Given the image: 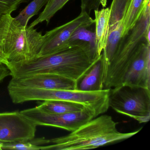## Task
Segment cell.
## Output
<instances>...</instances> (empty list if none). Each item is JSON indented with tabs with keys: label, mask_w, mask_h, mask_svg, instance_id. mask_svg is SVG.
Returning a JSON list of instances; mask_svg holds the SVG:
<instances>
[{
	"label": "cell",
	"mask_w": 150,
	"mask_h": 150,
	"mask_svg": "<svg viewBox=\"0 0 150 150\" xmlns=\"http://www.w3.org/2000/svg\"><path fill=\"white\" fill-rule=\"evenodd\" d=\"M124 32V20L109 29L106 47L103 51L104 69L112 61Z\"/></svg>",
	"instance_id": "12"
},
{
	"label": "cell",
	"mask_w": 150,
	"mask_h": 150,
	"mask_svg": "<svg viewBox=\"0 0 150 150\" xmlns=\"http://www.w3.org/2000/svg\"><path fill=\"white\" fill-rule=\"evenodd\" d=\"M8 85L53 90L75 89L76 81L57 74H38L20 78H12Z\"/></svg>",
	"instance_id": "9"
},
{
	"label": "cell",
	"mask_w": 150,
	"mask_h": 150,
	"mask_svg": "<svg viewBox=\"0 0 150 150\" xmlns=\"http://www.w3.org/2000/svg\"><path fill=\"white\" fill-rule=\"evenodd\" d=\"M8 61L7 60L4 53L0 49V64H4L6 66L8 64Z\"/></svg>",
	"instance_id": "23"
},
{
	"label": "cell",
	"mask_w": 150,
	"mask_h": 150,
	"mask_svg": "<svg viewBox=\"0 0 150 150\" xmlns=\"http://www.w3.org/2000/svg\"><path fill=\"white\" fill-rule=\"evenodd\" d=\"M47 3L48 0H33L15 19L23 26L27 27L30 20L37 15L42 7Z\"/></svg>",
	"instance_id": "16"
},
{
	"label": "cell",
	"mask_w": 150,
	"mask_h": 150,
	"mask_svg": "<svg viewBox=\"0 0 150 150\" xmlns=\"http://www.w3.org/2000/svg\"><path fill=\"white\" fill-rule=\"evenodd\" d=\"M37 126L21 111L0 113V143L30 141L35 138Z\"/></svg>",
	"instance_id": "7"
},
{
	"label": "cell",
	"mask_w": 150,
	"mask_h": 150,
	"mask_svg": "<svg viewBox=\"0 0 150 150\" xmlns=\"http://www.w3.org/2000/svg\"><path fill=\"white\" fill-rule=\"evenodd\" d=\"M87 28H80L76 30L68 40L67 45L84 43L89 45L92 49L96 50L95 33Z\"/></svg>",
	"instance_id": "18"
},
{
	"label": "cell",
	"mask_w": 150,
	"mask_h": 150,
	"mask_svg": "<svg viewBox=\"0 0 150 150\" xmlns=\"http://www.w3.org/2000/svg\"><path fill=\"white\" fill-rule=\"evenodd\" d=\"M8 76H11L10 70L6 65L0 64V82Z\"/></svg>",
	"instance_id": "22"
},
{
	"label": "cell",
	"mask_w": 150,
	"mask_h": 150,
	"mask_svg": "<svg viewBox=\"0 0 150 150\" xmlns=\"http://www.w3.org/2000/svg\"><path fill=\"white\" fill-rule=\"evenodd\" d=\"M8 91L12 102L16 104L34 100L71 102L83 105L93 114L95 117L107 112L109 108V89L85 92L76 89L53 90L8 85Z\"/></svg>",
	"instance_id": "3"
},
{
	"label": "cell",
	"mask_w": 150,
	"mask_h": 150,
	"mask_svg": "<svg viewBox=\"0 0 150 150\" xmlns=\"http://www.w3.org/2000/svg\"><path fill=\"white\" fill-rule=\"evenodd\" d=\"M70 0H50L46 4L43 11L29 27H35L39 23L46 21L48 24L55 14L63 8Z\"/></svg>",
	"instance_id": "15"
},
{
	"label": "cell",
	"mask_w": 150,
	"mask_h": 150,
	"mask_svg": "<svg viewBox=\"0 0 150 150\" xmlns=\"http://www.w3.org/2000/svg\"><path fill=\"white\" fill-rule=\"evenodd\" d=\"M1 15H0V17H1Z\"/></svg>",
	"instance_id": "26"
},
{
	"label": "cell",
	"mask_w": 150,
	"mask_h": 150,
	"mask_svg": "<svg viewBox=\"0 0 150 150\" xmlns=\"http://www.w3.org/2000/svg\"><path fill=\"white\" fill-rule=\"evenodd\" d=\"M150 0H131L124 19L123 36L136 24L145 5Z\"/></svg>",
	"instance_id": "14"
},
{
	"label": "cell",
	"mask_w": 150,
	"mask_h": 150,
	"mask_svg": "<svg viewBox=\"0 0 150 150\" xmlns=\"http://www.w3.org/2000/svg\"><path fill=\"white\" fill-rule=\"evenodd\" d=\"M94 23L90 15L85 12L67 23L57 27L44 35L43 42L38 57L45 56L68 46V40L72 35L80 28H88Z\"/></svg>",
	"instance_id": "8"
},
{
	"label": "cell",
	"mask_w": 150,
	"mask_h": 150,
	"mask_svg": "<svg viewBox=\"0 0 150 150\" xmlns=\"http://www.w3.org/2000/svg\"><path fill=\"white\" fill-rule=\"evenodd\" d=\"M104 62L102 53L90 68L76 81V90L96 92L103 89Z\"/></svg>",
	"instance_id": "10"
},
{
	"label": "cell",
	"mask_w": 150,
	"mask_h": 150,
	"mask_svg": "<svg viewBox=\"0 0 150 150\" xmlns=\"http://www.w3.org/2000/svg\"><path fill=\"white\" fill-rule=\"evenodd\" d=\"M94 11L96 50L97 54L100 56L106 47L108 40L109 31L110 9L104 8L100 10Z\"/></svg>",
	"instance_id": "11"
},
{
	"label": "cell",
	"mask_w": 150,
	"mask_h": 150,
	"mask_svg": "<svg viewBox=\"0 0 150 150\" xmlns=\"http://www.w3.org/2000/svg\"><path fill=\"white\" fill-rule=\"evenodd\" d=\"M131 0H113L110 8L109 29L123 20Z\"/></svg>",
	"instance_id": "17"
},
{
	"label": "cell",
	"mask_w": 150,
	"mask_h": 150,
	"mask_svg": "<svg viewBox=\"0 0 150 150\" xmlns=\"http://www.w3.org/2000/svg\"><path fill=\"white\" fill-rule=\"evenodd\" d=\"M110 89L109 106L139 123L150 119V89L123 86Z\"/></svg>",
	"instance_id": "5"
},
{
	"label": "cell",
	"mask_w": 150,
	"mask_h": 150,
	"mask_svg": "<svg viewBox=\"0 0 150 150\" xmlns=\"http://www.w3.org/2000/svg\"><path fill=\"white\" fill-rule=\"evenodd\" d=\"M29 0H0V15L11 14L22 3Z\"/></svg>",
	"instance_id": "20"
},
{
	"label": "cell",
	"mask_w": 150,
	"mask_h": 150,
	"mask_svg": "<svg viewBox=\"0 0 150 150\" xmlns=\"http://www.w3.org/2000/svg\"><path fill=\"white\" fill-rule=\"evenodd\" d=\"M43 39L41 32L34 27L23 26L11 14L0 17V49L8 63L38 57Z\"/></svg>",
	"instance_id": "4"
},
{
	"label": "cell",
	"mask_w": 150,
	"mask_h": 150,
	"mask_svg": "<svg viewBox=\"0 0 150 150\" xmlns=\"http://www.w3.org/2000/svg\"><path fill=\"white\" fill-rule=\"evenodd\" d=\"M100 56L88 44H71L51 54L25 61L8 63L6 66L12 78L52 74L77 81Z\"/></svg>",
	"instance_id": "1"
},
{
	"label": "cell",
	"mask_w": 150,
	"mask_h": 150,
	"mask_svg": "<svg viewBox=\"0 0 150 150\" xmlns=\"http://www.w3.org/2000/svg\"><path fill=\"white\" fill-rule=\"evenodd\" d=\"M37 107L42 111L52 114H65L88 110L79 103L58 100L44 101Z\"/></svg>",
	"instance_id": "13"
},
{
	"label": "cell",
	"mask_w": 150,
	"mask_h": 150,
	"mask_svg": "<svg viewBox=\"0 0 150 150\" xmlns=\"http://www.w3.org/2000/svg\"><path fill=\"white\" fill-rule=\"evenodd\" d=\"M33 121L37 126H52L72 132L95 118L88 110L65 114H52L39 109L37 107L21 111Z\"/></svg>",
	"instance_id": "6"
},
{
	"label": "cell",
	"mask_w": 150,
	"mask_h": 150,
	"mask_svg": "<svg viewBox=\"0 0 150 150\" xmlns=\"http://www.w3.org/2000/svg\"><path fill=\"white\" fill-rule=\"evenodd\" d=\"M2 144V143H1ZM2 150H41V146L38 145L33 139L26 142H16L13 143H3Z\"/></svg>",
	"instance_id": "19"
},
{
	"label": "cell",
	"mask_w": 150,
	"mask_h": 150,
	"mask_svg": "<svg viewBox=\"0 0 150 150\" xmlns=\"http://www.w3.org/2000/svg\"><path fill=\"white\" fill-rule=\"evenodd\" d=\"M1 146H2V144H1V143H0V150H2V148H1Z\"/></svg>",
	"instance_id": "24"
},
{
	"label": "cell",
	"mask_w": 150,
	"mask_h": 150,
	"mask_svg": "<svg viewBox=\"0 0 150 150\" xmlns=\"http://www.w3.org/2000/svg\"><path fill=\"white\" fill-rule=\"evenodd\" d=\"M107 4V0H81V12H85L90 15L93 10L99 9L100 6L104 8Z\"/></svg>",
	"instance_id": "21"
},
{
	"label": "cell",
	"mask_w": 150,
	"mask_h": 150,
	"mask_svg": "<svg viewBox=\"0 0 150 150\" xmlns=\"http://www.w3.org/2000/svg\"><path fill=\"white\" fill-rule=\"evenodd\" d=\"M112 117L101 115L71 132L66 136L50 139L52 144L42 146L41 150H81L95 149L107 144L131 137L141 128L132 132L122 133L117 130Z\"/></svg>",
	"instance_id": "2"
},
{
	"label": "cell",
	"mask_w": 150,
	"mask_h": 150,
	"mask_svg": "<svg viewBox=\"0 0 150 150\" xmlns=\"http://www.w3.org/2000/svg\"><path fill=\"white\" fill-rule=\"evenodd\" d=\"M49 1H50V0H48V2Z\"/></svg>",
	"instance_id": "25"
}]
</instances>
